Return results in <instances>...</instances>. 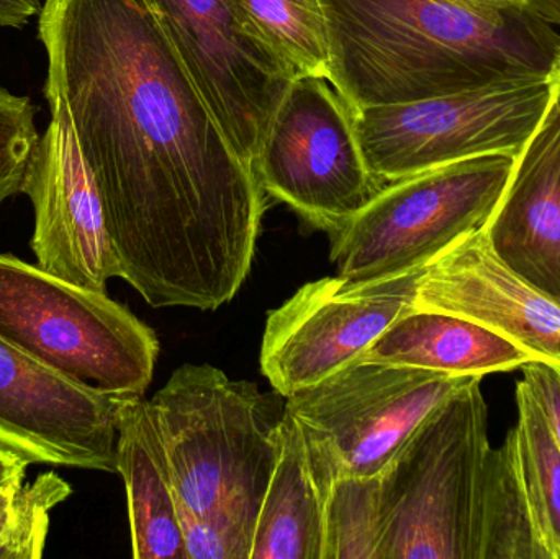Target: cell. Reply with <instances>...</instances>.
Returning <instances> with one entry per match:
<instances>
[{
    "label": "cell",
    "instance_id": "cell-8",
    "mask_svg": "<svg viewBox=\"0 0 560 559\" xmlns=\"http://www.w3.org/2000/svg\"><path fill=\"white\" fill-rule=\"evenodd\" d=\"M256 174L268 196L329 236L385 186L365 164L354 110L322 75L290 82L266 131Z\"/></svg>",
    "mask_w": 560,
    "mask_h": 559
},
{
    "label": "cell",
    "instance_id": "cell-7",
    "mask_svg": "<svg viewBox=\"0 0 560 559\" xmlns=\"http://www.w3.org/2000/svg\"><path fill=\"white\" fill-rule=\"evenodd\" d=\"M551 74L354 110L369 171L382 183L489 153L518 156L551 107Z\"/></svg>",
    "mask_w": 560,
    "mask_h": 559
},
{
    "label": "cell",
    "instance_id": "cell-9",
    "mask_svg": "<svg viewBox=\"0 0 560 559\" xmlns=\"http://www.w3.org/2000/svg\"><path fill=\"white\" fill-rule=\"evenodd\" d=\"M474 376L359 360L310 389L285 410L335 478H374L421 420Z\"/></svg>",
    "mask_w": 560,
    "mask_h": 559
},
{
    "label": "cell",
    "instance_id": "cell-14",
    "mask_svg": "<svg viewBox=\"0 0 560 559\" xmlns=\"http://www.w3.org/2000/svg\"><path fill=\"white\" fill-rule=\"evenodd\" d=\"M413 308L466 318L560 368V302L510 268L486 229L464 236L423 269Z\"/></svg>",
    "mask_w": 560,
    "mask_h": 559
},
{
    "label": "cell",
    "instance_id": "cell-5",
    "mask_svg": "<svg viewBox=\"0 0 560 559\" xmlns=\"http://www.w3.org/2000/svg\"><path fill=\"white\" fill-rule=\"evenodd\" d=\"M0 337L56 373L114 396H144L156 334L125 305L0 255Z\"/></svg>",
    "mask_w": 560,
    "mask_h": 559
},
{
    "label": "cell",
    "instance_id": "cell-3",
    "mask_svg": "<svg viewBox=\"0 0 560 559\" xmlns=\"http://www.w3.org/2000/svg\"><path fill=\"white\" fill-rule=\"evenodd\" d=\"M148 406L170 459L187 555L249 559L285 404L212 364L186 363Z\"/></svg>",
    "mask_w": 560,
    "mask_h": 559
},
{
    "label": "cell",
    "instance_id": "cell-13",
    "mask_svg": "<svg viewBox=\"0 0 560 559\" xmlns=\"http://www.w3.org/2000/svg\"><path fill=\"white\" fill-rule=\"evenodd\" d=\"M51 120L30 158L22 194L33 206L30 246L38 266L65 281L107 292L120 278L104 209L68 115L49 105Z\"/></svg>",
    "mask_w": 560,
    "mask_h": 559
},
{
    "label": "cell",
    "instance_id": "cell-28",
    "mask_svg": "<svg viewBox=\"0 0 560 559\" xmlns=\"http://www.w3.org/2000/svg\"><path fill=\"white\" fill-rule=\"evenodd\" d=\"M528 5L560 30V0H528Z\"/></svg>",
    "mask_w": 560,
    "mask_h": 559
},
{
    "label": "cell",
    "instance_id": "cell-23",
    "mask_svg": "<svg viewBox=\"0 0 560 559\" xmlns=\"http://www.w3.org/2000/svg\"><path fill=\"white\" fill-rule=\"evenodd\" d=\"M39 137L32 98L13 94L0 84V207L22 194L26 167Z\"/></svg>",
    "mask_w": 560,
    "mask_h": 559
},
{
    "label": "cell",
    "instance_id": "cell-12",
    "mask_svg": "<svg viewBox=\"0 0 560 559\" xmlns=\"http://www.w3.org/2000/svg\"><path fill=\"white\" fill-rule=\"evenodd\" d=\"M121 397L69 380L0 337V445L30 465L117 473Z\"/></svg>",
    "mask_w": 560,
    "mask_h": 559
},
{
    "label": "cell",
    "instance_id": "cell-16",
    "mask_svg": "<svg viewBox=\"0 0 560 559\" xmlns=\"http://www.w3.org/2000/svg\"><path fill=\"white\" fill-rule=\"evenodd\" d=\"M335 479L299 420L283 410L278 463L249 559H325L326 501Z\"/></svg>",
    "mask_w": 560,
    "mask_h": 559
},
{
    "label": "cell",
    "instance_id": "cell-19",
    "mask_svg": "<svg viewBox=\"0 0 560 559\" xmlns=\"http://www.w3.org/2000/svg\"><path fill=\"white\" fill-rule=\"evenodd\" d=\"M518 419L505 439L539 559H560V446L526 381L516 384Z\"/></svg>",
    "mask_w": 560,
    "mask_h": 559
},
{
    "label": "cell",
    "instance_id": "cell-1",
    "mask_svg": "<svg viewBox=\"0 0 560 559\" xmlns=\"http://www.w3.org/2000/svg\"><path fill=\"white\" fill-rule=\"evenodd\" d=\"M38 36L46 102L68 115L120 279L154 308L232 301L268 194L148 0H43Z\"/></svg>",
    "mask_w": 560,
    "mask_h": 559
},
{
    "label": "cell",
    "instance_id": "cell-25",
    "mask_svg": "<svg viewBox=\"0 0 560 559\" xmlns=\"http://www.w3.org/2000/svg\"><path fill=\"white\" fill-rule=\"evenodd\" d=\"M42 5V0H0V28H23L39 15Z\"/></svg>",
    "mask_w": 560,
    "mask_h": 559
},
{
    "label": "cell",
    "instance_id": "cell-11",
    "mask_svg": "<svg viewBox=\"0 0 560 559\" xmlns=\"http://www.w3.org/2000/svg\"><path fill=\"white\" fill-rule=\"evenodd\" d=\"M194 84L236 153L256 160L280 98L293 81L229 0H148Z\"/></svg>",
    "mask_w": 560,
    "mask_h": 559
},
{
    "label": "cell",
    "instance_id": "cell-26",
    "mask_svg": "<svg viewBox=\"0 0 560 559\" xmlns=\"http://www.w3.org/2000/svg\"><path fill=\"white\" fill-rule=\"evenodd\" d=\"M30 463L7 446L0 445V486L15 479L26 478Z\"/></svg>",
    "mask_w": 560,
    "mask_h": 559
},
{
    "label": "cell",
    "instance_id": "cell-29",
    "mask_svg": "<svg viewBox=\"0 0 560 559\" xmlns=\"http://www.w3.org/2000/svg\"><path fill=\"white\" fill-rule=\"evenodd\" d=\"M551 82H552V105H555L556 110L560 115V56L558 62H556L555 68L551 71Z\"/></svg>",
    "mask_w": 560,
    "mask_h": 559
},
{
    "label": "cell",
    "instance_id": "cell-27",
    "mask_svg": "<svg viewBox=\"0 0 560 559\" xmlns=\"http://www.w3.org/2000/svg\"><path fill=\"white\" fill-rule=\"evenodd\" d=\"M447 2L457 3V5L470 7L477 10H502L512 9V7L526 5L528 0H447Z\"/></svg>",
    "mask_w": 560,
    "mask_h": 559
},
{
    "label": "cell",
    "instance_id": "cell-24",
    "mask_svg": "<svg viewBox=\"0 0 560 559\" xmlns=\"http://www.w3.org/2000/svg\"><path fill=\"white\" fill-rule=\"evenodd\" d=\"M525 377L541 407L552 435L560 446V368L545 361H532L522 368Z\"/></svg>",
    "mask_w": 560,
    "mask_h": 559
},
{
    "label": "cell",
    "instance_id": "cell-22",
    "mask_svg": "<svg viewBox=\"0 0 560 559\" xmlns=\"http://www.w3.org/2000/svg\"><path fill=\"white\" fill-rule=\"evenodd\" d=\"M378 541V476L338 478L329 489L325 559H375Z\"/></svg>",
    "mask_w": 560,
    "mask_h": 559
},
{
    "label": "cell",
    "instance_id": "cell-17",
    "mask_svg": "<svg viewBox=\"0 0 560 559\" xmlns=\"http://www.w3.org/2000/svg\"><path fill=\"white\" fill-rule=\"evenodd\" d=\"M117 473L124 478L135 559H187L170 459L144 396L117 410Z\"/></svg>",
    "mask_w": 560,
    "mask_h": 559
},
{
    "label": "cell",
    "instance_id": "cell-21",
    "mask_svg": "<svg viewBox=\"0 0 560 559\" xmlns=\"http://www.w3.org/2000/svg\"><path fill=\"white\" fill-rule=\"evenodd\" d=\"M71 494V485L55 471L0 486V559L42 558L52 511Z\"/></svg>",
    "mask_w": 560,
    "mask_h": 559
},
{
    "label": "cell",
    "instance_id": "cell-18",
    "mask_svg": "<svg viewBox=\"0 0 560 559\" xmlns=\"http://www.w3.org/2000/svg\"><path fill=\"white\" fill-rule=\"evenodd\" d=\"M361 360L474 377L522 370L536 361L489 328L456 315L418 308L394 322Z\"/></svg>",
    "mask_w": 560,
    "mask_h": 559
},
{
    "label": "cell",
    "instance_id": "cell-15",
    "mask_svg": "<svg viewBox=\"0 0 560 559\" xmlns=\"http://www.w3.org/2000/svg\"><path fill=\"white\" fill-rule=\"evenodd\" d=\"M486 230L510 268L560 302V115L552 102Z\"/></svg>",
    "mask_w": 560,
    "mask_h": 559
},
{
    "label": "cell",
    "instance_id": "cell-10",
    "mask_svg": "<svg viewBox=\"0 0 560 559\" xmlns=\"http://www.w3.org/2000/svg\"><path fill=\"white\" fill-rule=\"evenodd\" d=\"M423 269L377 281L336 275L303 284L266 318L259 363L276 393L295 396L361 360L413 311Z\"/></svg>",
    "mask_w": 560,
    "mask_h": 559
},
{
    "label": "cell",
    "instance_id": "cell-4",
    "mask_svg": "<svg viewBox=\"0 0 560 559\" xmlns=\"http://www.w3.org/2000/svg\"><path fill=\"white\" fill-rule=\"evenodd\" d=\"M480 383L434 407L378 475L375 559H483L493 449Z\"/></svg>",
    "mask_w": 560,
    "mask_h": 559
},
{
    "label": "cell",
    "instance_id": "cell-2",
    "mask_svg": "<svg viewBox=\"0 0 560 559\" xmlns=\"http://www.w3.org/2000/svg\"><path fill=\"white\" fill-rule=\"evenodd\" d=\"M328 81L352 110L551 74L560 30L532 7L477 10L447 0H319Z\"/></svg>",
    "mask_w": 560,
    "mask_h": 559
},
{
    "label": "cell",
    "instance_id": "cell-20",
    "mask_svg": "<svg viewBox=\"0 0 560 559\" xmlns=\"http://www.w3.org/2000/svg\"><path fill=\"white\" fill-rule=\"evenodd\" d=\"M246 28L265 43L292 78L328 79V33L319 0H229Z\"/></svg>",
    "mask_w": 560,
    "mask_h": 559
},
{
    "label": "cell",
    "instance_id": "cell-6",
    "mask_svg": "<svg viewBox=\"0 0 560 559\" xmlns=\"http://www.w3.org/2000/svg\"><path fill=\"white\" fill-rule=\"evenodd\" d=\"M516 158L480 154L385 184L331 236L338 275L368 282L427 268L454 243L486 229Z\"/></svg>",
    "mask_w": 560,
    "mask_h": 559
}]
</instances>
